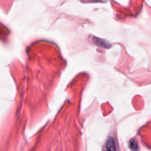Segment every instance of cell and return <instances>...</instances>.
<instances>
[{
  "mask_svg": "<svg viewBox=\"0 0 151 151\" xmlns=\"http://www.w3.org/2000/svg\"><path fill=\"white\" fill-rule=\"evenodd\" d=\"M116 142L114 138H109L106 144L105 149L108 150H116Z\"/></svg>",
  "mask_w": 151,
  "mask_h": 151,
  "instance_id": "1",
  "label": "cell"
},
{
  "mask_svg": "<svg viewBox=\"0 0 151 151\" xmlns=\"http://www.w3.org/2000/svg\"><path fill=\"white\" fill-rule=\"evenodd\" d=\"M138 145H137V142L135 140H131L130 142V147H131L132 150H138L139 147H138Z\"/></svg>",
  "mask_w": 151,
  "mask_h": 151,
  "instance_id": "2",
  "label": "cell"
},
{
  "mask_svg": "<svg viewBox=\"0 0 151 151\" xmlns=\"http://www.w3.org/2000/svg\"><path fill=\"white\" fill-rule=\"evenodd\" d=\"M91 1H104V0H91Z\"/></svg>",
  "mask_w": 151,
  "mask_h": 151,
  "instance_id": "3",
  "label": "cell"
}]
</instances>
